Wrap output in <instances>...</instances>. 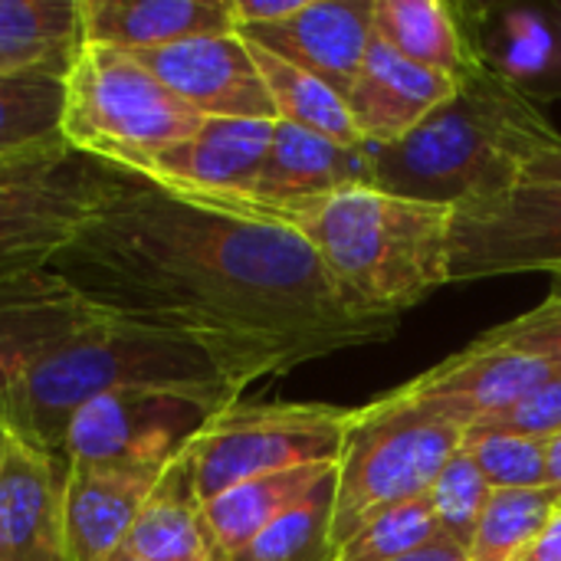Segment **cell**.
Listing matches in <instances>:
<instances>
[{
    "label": "cell",
    "instance_id": "83f0119b",
    "mask_svg": "<svg viewBox=\"0 0 561 561\" xmlns=\"http://www.w3.org/2000/svg\"><path fill=\"white\" fill-rule=\"evenodd\" d=\"M335 477L325 480L302 506L263 529L247 549L227 561H329V523H332Z\"/></svg>",
    "mask_w": 561,
    "mask_h": 561
},
{
    "label": "cell",
    "instance_id": "8d00e7d4",
    "mask_svg": "<svg viewBox=\"0 0 561 561\" xmlns=\"http://www.w3.org/2000/svg\"><path fill=\"white\" fill-rule=\"evenodd\" d=\"M523 181H546V184H561V145L536 154L526 164V178Z\"/></svg>",
    "mask_w": 561,
    "mask_h": 561
},
{
    "label": "cell",
    "instance_id": "7c38bea8",
    "mask_svg": "<svg viewBox=\"0 0 561 561\" xmlns=\"http://www.w3.org/2000/svg\"><path fill=\"white\" fill-rule=\"evenodd\" d=\"M168 92L204 118L276 122L273 99L240 33L197 36L161 49L131 53Z\"/></svg>",
    "mask_w": 561,
    "mask_h": 561
},
{
    "label": "cell",
    "instance_id": "74e56055",
    "mask_svg": "<svg viewBox=\"0 0 561 561\" xmlns=\"http://www.w3.org/2000/svg\"><path fill=\"white\" fill-rule=\"evenodd\" d=\"M394 561H470L467 559V549H460L457 542H450V539H440V542H434V546H427V549H421V552H414V556H404V559H394Z\"/></svg>",
    "mask_w": 561,
    "mask_h": 561
},
{
    "label": "cell",
    "instance_id": "1f68e13d",
    "mask_svg": "<svg viewBox=\"0 0 561 561\" xmlns=\"http://www.w3.org/2000/svg\"><path fill=\"white\" fill-rule=\"evenodd\" d=\"M561 434V375L549 378L536 391L523 394L510 408L477 421L467 427L463 440L477 437H526V440H549Z\"/></svg>",
    "mask_w": 561,
    "mask_h": 561
},
{
    "label": "cell",
    "instance_id": "9a60e30c",
    "mask_svg": "<svg viewBox=\"0 0 561 561\" xmlns=\"http://www.w3.org/2000/svg\"><path fill=\"white\" fill-rule=\"evenodd\" d=\"M0 561H66V463L16 437L0 454Z\"/></svg>",
    "mask_w": 561,
    "mask_h": 561
},
{
    "label": "cell",
    "instance_id": "d590c367",
    "mask_svg": "<svg viewBox=\"0 0 561 561\" xmlns=\"http://www.w3.org/2000/svg\"><path fill=\"white\" fill-rule=\"evenodd\" d=\"M516 561H561V506Z\"/></svg>",
    "mask_w": 561,
    "mask_h": 561
},
{
    "label": "cell",
    "instance_id": "44dd1931",
    "mask_svg": "<svg viewBox=\"0 0 561 561\" xmlns=\"http://www.w3.org/2000/svg\"><path fill=\"white\" fill-rule=\"evenodd\" d=\"M371 33L404 59L463 79L483 59L480 33L444 0H375Z\"/></svg>",
    "mask_w": 561,
    "mask_h": 561
},
{
    "label": "cell",
    "instance_id": "7a4b0ae2",
    "mask_svg": "<svg viewBox=\"0 0 561 561\" xmlns=\"http://www.w3.org/2000/svg\"><path fill=\"white\" fill-rule=\"evenodd\" d=\"M556 145L561 131L546 108L483 49V59L434 115L394 145H362V154L368 187L460 207L519 184L526 164Z\"/></svg>",
    "mask_w": 561,
    "mask_h": 561
},
{
    "label": "cell",
    "instance_id": "d6986e66",
    "mask_svg": "<svg viewBox=\"0 0 561 561\" xmlns=\"http://www.w3.org/2000/svg\"><path fill=\"white\" fill-rule=\"evenodd\" d=\"M168 470L66 467V561L115 556Z\"/></svg>",
    "mask_w": 561,
    "mask_h": 561
},
{
    "label": "cell",
    "instance_id": "e0dca14e",
    "mask_svg": "<svg viewBox=\"0 0 561 561\" xmlns=\"http://www.w3.org/2000/svg\"><path fill=\"white\" fill-rule=\"evenodd\" d=\"M371 3L375 0H306L286 23L237 33L348 99L371 43Z\"/></svg>",
    "mask_w": 561,
    "mask_h": 561
},
{
    "label": "cell",
    "instance_id": "603a6c76",
    "mask_svg": "<svg viewBox=\"0 0 561 561\" xmlns=\"http://www.w3.org/2000/svg\"><path fill=\"white\" fill-rule=\"evenodd\" d=\"M125 546L145 561H224L210 539L184 454L161 477Z\"/></svg>",
    "mask_w": 561,
    "mask_h": 561
},
{
    "label": "cell",
    "instance_id": "b9f144b4",
    "mask_svg": "<svg viewBox=\"0 0 561 561\" xmlns=\"http://www.w3.org/2000/svg\"><path fill=\"white\" fill-rule=\"evenodd\" d=\"M549 296L561 299V273H556V276H552V293H549Z\"/></svg>",
    "mask_w": 561,
    "mask_h": 561
},
{
    "label": "cell",
    "instance_id": "4316f807",
    "mask_svg": "<svg viewBox=\"0 0 561 561\" xmlns=\"http://www.w3.org/2000/svg\"><path fill=\"white\" fill-rule=\"evenodd\" d=\"M559 496L549 486L539 490H493L490 506L467 549L470 561H516L519 552L556 516Z\"/></svg>",
    "mask_w": 561,
    "mask_h": 561
},
{
    "label": "cell",
    "instance_id": "60d3db41",
    "mask_svg": "<svg viewBox=\"0 0 561 561\" xmlns=\"http://www.w3.org/2000/svg\"><path fill=\"white\" fill-rule=\"evenodd\" d=\"M10 437H13V434H10V431H7V424L0 421V454H3V447H7V440H10Z\"/></svg>",
    "mask_w": 561,
    "mask_h": 561
},
{
    "label": "cell",
    "instance_id": "cb8c5ba5",
    "mask_svg": "<svg viewBox=\"0 0 561 561\" xmlns=\"http://www.w3.org/2000/svg\"><path fill=\"white\" fill-rule=\"evenodd\" d=\"M85 46L82 0H0V62L66 76Z\"/></svg>",
    "mask_w": 561,
    "mask_h": 561
},
{
    "label": "cell",
    "instance_id": "3957f363",
    "mask_svg": "<svg viewBox=\"0 0 561 561\" xmlns=\"http://www.w3.org/2000/svg\"><path fill=\"white\" fill-rule=\"evenodd\" d=\"M112 394H174L210 411L240 401L220 368L184 339L102 316L13 385L0 401V421L16 440L62 460V437L76 411Z\"/></svg>",
    "mask_w": 561,
    "mask_h": 561
},
{
    "label": "cell",
    "instance_id": "4dcf8cb0",
    "mask_svg": "<svg viewBox=\"0 0 561 561\" xmlns=\"http://www.w3.org/2000/svg\"><path fill=\"white\" fill-rule=\"evenodd\" d=\"M463 447L480 463L493 490H539L546 486V440L526 437H477Z\"/></svg>",
    "mask_w": 561,
    "mask_h": 561
},
{
    "label": "cell",
    "instance_id": "2e32d148",
    "mask_svg": "<svg viewBox=\"0 0 561 561\" xmlns=\"http://www.w3.org/2000/svg\"><path fill=\"white\" fill-rule=\"evenodd\" d=\"M102 316L49 266L0 279V401L13 385L69 335Z\"/></svg>",
    "mask_w": 561,
    "mask_h": 561
},
{
    "label": "cell",
    "instance_id": "6da1fadb",
    "mask_svg": "<svg viewBox=\"0 0 561 561\" xmlns=\"http://www.w3.org/2000/svg\"><path fill=\"white\" fill-rule=\"evenodd\" d=\"M49 270L99 316L184 339L240 394L306 362L388 342L401 325L355 312L293 227L214 210L145 178Z\"/></svg>",
    "mask_w": 561,
    "mask_h": 561
},
{
    "label": "cell",
    "instance_id": "836d02e7",
    "mask_svg": "<svg viewBox=\"0 0 561 561\" xmlns=\"http://www.w3.org/2000/svg\"><path fill=\"white\" fill-rule=\"evenodd\" d=\"M533 16L539 20L542 56L510 76L536 105H549L561 99V0L536 7Z\"/></svg>",
    "mask_w": 561,
    "mask_h": 561
},
{
    "label": "cell",
    "instance_id": "9c48e42d",
    "mask_svg": "<svg viewBox=\"0 0 561 561\" xmlns=\"http://www.w3.org/2000/svg\"><path fill=\"white\" fill-rule=\"evenodd\" d=\"M561 273V184L519 181L454 207L450 283Z\"/></svg>",
    "mask_w": 561,
    "mask_h": 561
},
{
    "label": "cell",
    "instance_id": "52a82bcc",
    "mask_svg": "<svg viewBox=\"0 0 561 561\" xmlns=\"http://www.w3.org/2000/svg\"><path fill=\"white\" fill-rule=\"evenodd\" d=\"M463 427L371 401L352 411L335 470L329 556L381 513L421 500L463 447Z\"/></svg>",
    "mask_w": 561,
    "mask_h": 561
},
{
    "label": "cell",
    "instance_id": "484cf974",
    "mask_svg": "<svg viewBox=\"0 0 561 561\" xmlns=\"http://www.w3.org/2000/svg\"><path fill=\"white\" fill-rule=\"evenodd\" d=\"M66 76L49 69L0 72V158L62 138Z\"/></svg>",
    "mask_w": 561,
    "mask_h": 561
},
{
    "label": "cell",
    "instance_id": "d4e9b609",
    "mask_svg": "<svg viewBox=\"0 0 561 561\" xmlns=\"http://www.w3.org/2000/svg\"><path fill=\"white\" fill-rule=\"evenodd\" d=\"M250 53H253L256 69L266 82L270 99H273L276 122L299 125V128L316 131V135H322L342 148H362L365 145V138L358 135V128L352 122L345 99L332 85H325L322 79L302 72L299 66L279 59L276 53H270L256 43H250Z\"/></svg>",
    "mask_w": 561,
    "mask_h": 561
},
{
    "label": "cell",
    "instance_id": "8992f818",
    "mask_svg": "<svg viewBox=\"0 0 561 561\" xmlns=\"http://www.w3.org/2000/svg\"><path fill=\"white\" fill-rule=\"evenodd\" d=\"M135 181L62 138L0 158V279L46 270Z\"/></svg>",
    "mask_w": 561,
    "mask_h": 561
},
{
    "label": "cell",
    "instance_id": "ba28073f",
    "mask_svg": "<svg viewBox=\"0 0 561 561\" xmlns=\"http://www.w3.org/2000/svg\"><path fill=\"white\" fill-rule=\"evenodd\" d=\"M352 411L332 404H230L207 417L184 460L201 503L270 473L339 463Z\"/></svg>",
    "mask_w": 561,
    "mask_h": 561
},
{
    "label": "cell",
    "instance_id": "5bb4252c",
    "mask_svg": "<svg viewBox=\"0 0 561 561\" xmlns=\"http://www.w3.org/2000/svg\"><path fill=\"white\" fill-rule=\"evenodd\" d=\"M276 122L204 118V125L161 151L141 178L181 197H240L260 178Z\"/></svg>",
    "mask_w": 561,
    "mask_h": 561
},
{
    "label": "cell",
    "instance_id": "f35d334b",
    "mask_svg": "<svg viewBox=\"0 0 561 561\" xmlns=\"http://www.w3.org/2000/svg\"><path fill=\"white\" fill-rule=\"evenodd\" d=\"M546 486L559 496L561 506V434L546 440Z\"/></svg>",
    "mask_w": 561,
    "mask_h": 561
},
{
    "label": "cell",
    "instance_id": "277c9868",
    "mask_svg": "<svg viewBox=\"0 0 561 561\" xmlns=\"http://www.w3.org/2000/svg\"><path fill=\"white\" fill-rule=\"evenodd\" d=\"M256 217L293 227L316 250L339 296L362 316L401 319L450 283L454 207L345 187Z\"/></svg>",
    "mask_w": 561,
    "mask_h": 561
},
{
    "label": "cell",
    "instance_id": "ab89813d",
    "mask_svg": "<svg viewBox=\"0 0 561 561\" xmlns=\"http://www.w3.org/2000/svg\"><path fill=\"white\" fill-rule=\"evenodd\" d=\"M105 561H145V559H141V556H135V552H131L128 546H122V549H118L115 556H108Z\"/></svg>",
    "mask_w": 561,
    "mask_h": 561
},
{
    "label": "cell",
    "instance_id": "5b68a950",
    "mask_svg": "<svg viewBox=\"0 0 561 561\" xmlns=\"http://www.w3.org/2000/svg\"><path fill=\"white\" fill-rule=\"evenodd\" d=\"M204 115L168 92L131 53L82 46L66 72L62 141L95 161L138 174L191 138Z\"/></svg>",
    "mask_w": 561,
    "mask_h": 561
},
{
    "label": "cell",
    "instance_id": "d6a6232c",
    "mask_svg": "<svg viewBox=\"0 0 561 561\" xmlns=\"http://www.w3.org/2000/svg\"><path fill=\"white\" fill-rule=\"evenodd\" d=\"M473 345L539 358L542 365H549L556 375H561V299L549 296L533 312L516 316V319L483 332Z\"/></svg>",
    "mask_w": 561,
    "mask_h": 561
},
{
    "label": "cell",
    "instance_id": "ffe728a7",
    "mask_svg": "<svg viewBox=\"0 0 561 561\" xmlns=\"http://www.w3.org/2000/svg\"><path fill=\"white\" fill-rule=\"evenodd\" d=\"M85 46L125 53L237 33L230 0H82Z\"/></svg>",
    "mask_w": 561,
    "mask_h": 561
},
{
    "label": "cell",
    "instance_id": "e575fe53",
    "mask_svg": "<svg viewBox=\"0 0 561 561\" xmlns=\"http://www.w3.org/2000/svg\"><path fill=\"white\" fill-rule=\"evenodd\" d=\"M306 0H230V20L233 30H260L286 23L302 10Z\"/></svg>",
    "mask_w": 561,
    "mask_h": 561
},
{
    "label": "cell",
    "instance_id": "ac0fdd59",
    "mask_svg": "<svg viewBox=\"0 0 561 561\" xmlns=\"http://www.w3.org/2000/svg\"><path fill=\"white\" fill-rule=\"evenodd\" d=\"M457 89V79L404 59L371 33L345 105L365 145H394L434 115Z\"/></svg>",
    "mask_w": 561,
    "mask_h": 561
},
{
    "label": "cell",
    "instance_id": "30bf717a",
    "mask_svg": "<svg viewBox=\"0 0 561 561\" xmlns=\"http://www.w3.org/2000/svg\"><path fill=\"white\" fill-rule=\"evenodd\" d=\"M217 411L174 394H112L85 404L66 427V467L168 470Z\"/></svg>",
    "mask_w": 561,
    "mask_h": 561
},
{
    "label": "cell",
    "instance_id": "7bdbcfd3",
    "mask_svg": "<svg viewBox=\"0 0 561 561\" xmlns=\"http://www.w3.org/2000/svg\"><path fill=\"white\" fill-rule=\"evenodd\" d=\"M0 72H10V69H7V66H3V62H0Z\"/></svg>",
    "mask_w": 561,
    "mask_h": 561
},
{
    "label": "cell",
    "instance_id": "f546056e",
    "mask_svg": "<svg viewBox=\"0 0 561 561\" xmlns=\"http://www.w3.org/2000/svg\"><path fill=\"white\" fill-rule=\"evenodd\" d=\"M493 486L486 483L480 463L473 460V454L467 447H460L447 467L440 470V477L434 480L427 500L440 519V529L450 542H457L460 549H470L473 533L490 506Z\"/></svg>",
    "mask_w": 561,
    "mask_h": 561
},
{
    "label": "cell",
    "instance_id": "7402d4cb",
    "mask_svg": "<svg viewBox=\"0 0 561 561\" xmlns=\"http://www.w3.org/2000/svg\"><path fill=\"white\" fill-rule=\"evenodd\" d=\"M339 463H322V467H302V470H286V473H270L247 480L210 503H204V519L210 529V539L224 561L247 549L263 529H270L276 519L302 506L325 480H332Z\"/></svg>",
    "mask_w": 561,
    "mask_h": 561
},
{
    "label": "cell",
    "instance_id": "f1b7e54d",
    "mask_svg": "<svg viewBox=\"0 0 561 561\" xmlns=\"http://www.w3.org/2000/svg\"><path fill=\"white\" fill-rule=\"evenodd\" d=\"M447 539L427 496L381 513L329 561H394Z\"/></svg>",
    "mask_w": 561,
    "mask_h": 561
},
{
    "label": "cell",
    "instance_id": "8fae6325",
    "mask_svg": "<svg viewBox=\"0 0 561 561\" xmlns=\"http://www.w3.org/2000/svg\"><path fill=\"white\" fill-rule=\"evenodd\" d=\"M549 378H556V371L542 365L539 358L470 345L467 352L440 362L437 368L417 375L404 388L381 394L378 401H385L388 408L411 411L431 421H447L467 431L477 421L536 391Z\"/></svg>",
    "mask_w": 561,
    "mask_h": 561
},
{
    "label": "cell",
    "instance_id": "4fadbf2b",
    "mask_svg": "<svg viewBox=\"0 0 561 561\" xmlns=\"http://www.w3.org/2000/svg\"><path fill=\"white\" fill-rule=\"evenodd\" d=\"M345 187H368V168L362 148H342L316 131L289 122L273 125V141L250 194L240 197H187L194 204L256 217L263 210L325 197ZM181 197V194H178Z\"/></svg>",
    "mask_w": 561,
    "mask_h": 561
}]
</instances>
